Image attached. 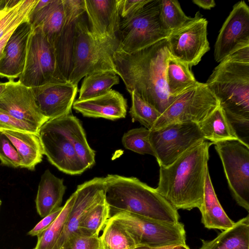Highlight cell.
<instances>
[{
  "label": "cell",
  "mask_w": 249,
  "mask_h": 249,
  "mask_svg": "<svg viewBox=\"0 0 249 249\" xmlns=\"http://www.w3.org/2000/svg\"><path fill=\"white\" fill-rule=\"evenodd\" d=\"M170 57L166 38L131 53L116 50L113 55L117 74L129 93L134 91L161 114L175 98L167 85Z\"/></svg>",
  "instance_id": "1"
},
{
  "label": "cell",
  "mask_w": 249,
  "mask_h": 249,
  "mask_svg": "<svg viewBox=\"0 0 249 249\" xmlns=\"http://www.w3.org/2000/svg\"><path fill=\"white\" fill-rule=\"evenodd\" d=\"M203 141L184 152L166 167L160 166L157 191L176 210L199 209L202 204L209 148Z\"/></svg>",
  "instance_id": "2"
},
{
  "label": "cell",
  "mask_w": 249,
  "mask_h": 249,
  "mask_svg": "<svg viewBox=\"0 0 249 249\" xmlns=\"http://www.w3.org/2000/svg\"><path fill=\"white\" fill-rule=\"evenodd\" d=\"M206 84L231 122L249 123V46L231 53L213 69Z\"/></svg>",
  "instance_id": "3"
},
{
  "label": "cell",
  "mask_w": 249,
  "mask_h": 249,
  "mask_svg": "<svg viewBox=\"0 0 249 249\" xmlns=\"http://www.w3.org/2000/svg\"><path fill=\"white\" fill-rule=\"evenodd\" d=\"M105 179L110 215L123 211L165 222H179L178 210L155 188L135 177L108 175Z\"/></svg>",
  "instance_id": "4"
},
{
  "label": "cell",
  "mask_w": 249,
  "mask_h": 249,
  "mask_svg": "<svg viewBox=\"0 0 249 249\" xmlns=\"http://www.w3.org/2000/svg\"><path fill=\"white\" fill-rule=\"evenodd\" d=\"M118 45V38L99 39L90 32L84 15L76 24L71 68L68 81L77 86L84 77L102 71H117L113 55Z\"/></svg>",
  "instance_id": "5"
},
{
  "label": "cell",
  "mask_w": 249,
  "mask_h": 249,
  "mask_svg": "<svg viewBox=\"0 0 249 249\" xmlns=\"http://www.w3.org/2000/svg\"><path fill=\"white\" fill-rule=\"evenodd\" d=\"M160 0H150L134 14L121 18L117 50L131 53L148 47L170 34L160 20Z\"/></svg>",
  "instance_id": "6"
},
{
  "label": "cell",
  "mask_w": 249,
  "mask_h": 249,
  "mask_svg": "<svg viewBox=\"0 0 249 249\" xmlns=\"http://www.w3.org/2000/svg\"><path fill=\"white\" fill-rule=\"evenodd\" d=\"M18 81L30 88L68 81L59 69L55 48L40 25L30 34L24 70Z\"/></svg>",
  "instance_id": "7"
},
{
  "label": "cell",
  "mask_w": 249,
  "mask_h": 249,
  "mask_svg": "<svg viewBox=\"0 0 249 249\" xmlns=\"http://www.w3.org/2000/svg\"><path fill=\"white\" fill-rule=\"evenodd\" d=\"M219 102L206 83L198 82L175 98L150 130L183 122L200 124L217 107Z\"/></svg>",
  "instance_id": "8"
},
{
  "label": "cell",
  "mask_w": 249,
  "mask_h": 249,
  "mask_svg": "<svg viewBox=\"0 0 249 249\" xmlns=\"http://www.w3.org/2000/svg\"><path fill=\"white\" fill-rule=\"evenodd\" d=\"M110 217L128 230L138 246L159 247L186 245L184 226L179 222H165L123 211L112 213Z\"/></svg>",
  "instance_id": "9"
},
{
  "label": "cell",
  "mask_w": 249,
  "mask_h": 249,
  "mask_svg": "<svg viewBox=\"0 0 249 249\" xmlns=\"http://www.w3.org/2000/svg\"><path fill=\"white\" fill-rule=\"evenodd\" d=\"M149 140L160 166L166 167L184 152L205 140L198 124L176 123L150 130Z\"/></svg>",
  "instance_id": "10"
},
{
  "label": "cell",
  "mask_w": 249,
  "mask_h": 249,
  "mask_svg": "<svg viewBox=\"0 0 249 249\" xmlns=\"http://www.w3.org/2000/svg\"><path fill=\"white\" fill-rule=\"evenodd\" d=\"M229 189L237 203L249 211V147L243 140L214 144Z\"/></svg>",
  "instance_id": "11"
},
{
  "label": "cell",
  "mask_w": 249,
  "mask_h": 249,
  "mask_svg": "<svg viewBox=\"0 0 249 249\" xmlns=\"http://www.w3.org/2000/svg\"><path fill=\"white\" fill-rule=\"evenodd\" d=\"M207 20L198 11L166 38L171 56L187 64L196 65L210 48L207 38Z\"/></svg>",
  "instance_id": "12"
},
{
  "label": "cell",
  "mask_w": 249,
  "mask_h": 249,
  "mask_svg": "<svg viewBox=\"0 0 249 249\" xmlns=\"http://www.w3.org/2000/svg\"><path fill=\"white\" fill-rule=\"evenodd\" d=\"M44 154L59 170L78 175L87 170L68 138L49 120L39 129Z\"/></svg>",
  "instance_id": "13"
},
{
  "label": "cell",
  "mask_w": 249,
  "mask_h": 249,
  "mask_svg": "<svg viewBox=\"0 0 249 249\" xmlns=\"http://www.w3.org/2000/svg\"><path fill=\"white\" fill-rule=\"evenodd\" d=\"M249 46V7L245 1L235 3L224 21L214 49L215 60L220 62L236 51Z\"/></svg>",
  "instance_id": "14"
},
{
  "label": "cell",
  "mask_w": 249,
  "mask_h": 249,
  "mask_svg": "<svg viewBox=\"0 0 249 249\" xmlns=\"http://www.w3.org/2000/svg\"><path fill=\"white\" fill-rule=\"evenodd\" d=\"M0 109L16 118L40 128L49 119L39 109L32 88L9 80L0 95Z\"/></svg>",
  "instance_id": "15"
},
{
  "label": "cell",
  "mask_w": 249,
  "mask_h": 249,
  "mask_svg": "<svg viewBox=\"0 0 249 249\" xmlns=\"http://www.w3.org/2000/svg\"><path fill=\"white\" fill-rule=\"evenodd\" d=\"M106 185L105 178H95L77 186L63 231L53 249H60L72 234L77 233L79 225L87 213L106 200Z\"/></svg>",
  "instance_id": "16"
},
{
  "label": "cell",
  "mask_w": 249,
  "mask_h": 249,
  "mask_svg": "<svg viewBox=\"0 0 249 249\" xmlns=\"http://www.w3.org/2000/svg\"><path fill=\"white\" fill-rule=\"evenodd\" d=\"M37 105L49 120L70 114L78 86L67 81L32 88Z\"/></svg>",
  "instance_id": "17"
},
{
  "label": "cell",
  "mask_w": 249,
  "mask_h": 249,
  "mask_svg": "<svg viewBox=\"0 0 249 249\" xmlns=\"http://www.w3.org/2000/svg\"><path fill=\"white\" fill-rule=\"evenodd\" d=\"M121 0H85L89 30L97 39L117 38Z\"/></svg>",
  "instance_id": "18"
},
{
  "label": "cell",
  "mask_w": 249,
  "mask_h": 249,
  "mask_svg": "<svg viewBox=\"0 0 249 249\" xmlns=\"http://www.w3.org/2000/svg\"><path fill=\"white\" fill-rule=\"evenodd\" d=\"M32 25L26 21L19 25L10 36L0 59V76L9 80L19 78L24 70Z\"/></svg>",
  "instance_id": "19"
},
{
  "label": "cell",
  "mask_w": 249,
  "mask_h": 249,
  "mask_svg": "<svg viewBox=\"0 0 249 249\" xmlns=\"http://www.w3.org/2000/svg\"><path fill=\"white\" fill-rule=\"evenodd\" d=\"M65 12L63 30L55 48L61 72L68 80L70 74L76 24L85 13L84 0H63Z\"/></svg>",
  "instance_id": "20"
},
{
  "label": "cell",
  "mask_w": 249,
  "mask_h": 249,
  "mask_svg": "<svg viewBox=\"0 0 249 249\" xmlns=\"http://www.w3.org/2000/svg\"><path fill=\"white\" fill-rule=\"evenodd\" d=\"M28 21L33 29L40 25L48 40L55 48L65 22L63 0H37L29 15Z\"/></svg>",
  "instance_id": "21"
},
{
  "label": "cell",
  "mask_w": 249,
  "mask_h": 249,
  "mask_svg": "<svg viewBox=\"0 0 249 249\" xmlns=\"http://www.w3.org/2000/svg\"><path fill=\"white\" fill-rule=\"evenodd\" d=\"M73 108L84 116L115 120L125 118L127 101L119 92L111 90L102 96L85 100H76Z\"/></svg>",
  "instance_id": "22"
},
{
  "label": "cell",
  "mask_w": 249,
  "mask_h": 249,
  "mask_svg": "<svg viewBox=\"0 0 249 249\" xmlns=\"http://www.w3.org/2000/svg\"><path fill=\"white\" fill-rule=\"evenodd\" d=\"M70 140L86 169L95 164V152L89 146L79 120L70 114L50 119Z\"/></svg>",
  "instance_id": "23"
},
{
  "label": "cell",
  "mask_w": 249,
  "mask_h": 249,
  "mask_svg": "<svg viewBox=\"0 0 249 249\" xmlns=\"http://www.w3.org/2000/svg\"><path fill=\"white\" fill-rule=\"evenodd\" d=\"M66 189L64 180L53 175L49 170L42 175L36 198V209L42 218L58 208Z\"/></svg>",
  "instance_id": "24"
},
{
  "label": "cell",
  "mask_w": 249,
  "mask_h": 249,
  "mask_svg": "<svg viewBox=\"0 0 249 249\" xmlns=\"http://www.w3.org/2000/svg\"><path fill=\"white\" fill-rule=\"evenodd\" d=\"M199 209L201 222L207 229L224 231L234 223L227 215L217 197L208 168L205 176L203 200Z\"/></svg>",
  "instance_id": "25"
},
{
  "label": "cell",
  "mask_w": 249,
  "mask_h": 249,
  "mask_svg": "<svg viewBox=\"0 0 249 249\" xmlns=\"http://www.w3.org/2000/svg\"><path fill=\"white\" fill-rule=\"evenodd\" d=\"M10 140L20 157L22 168L33 170L41 162L44 154L38 134L0 130Z\"/></svg>",
  "instance_id": "26"
},
{
  "label": "cell",
  "mask_w": 249,
  "mask_h": 249,
  "mask_svg": "<svg viewBox=\"0 0 249 249\" xmlns=\"http://www.w3.org/2000/svg\"><path fill=\"white\" fill-rule=\"evenodd\" d=\"M198 125L205 141L213 144L229 140L243 141L219 105Z\"/></svg>",
  "instance_id": "27"
},
{
  "label": "cell",
  "mask_w": 249,
  "mask_h": 249,
  "mask_svg": "<svg viewBox=\"0 0 249 249\" xmlns=\"http://www.w3.org/2000/svg\"><path fill=\"white\" fill-rule=\"evenodd\" d=\"M201 241L199 249H249V215L234 222L214 239Z\"/></svg>",
  "instance_id": "28"
},
{
  "label": "cell",
  "mask_w": 249,
  "mask_h": 249,
  "mask_svg": "<svg viewBox=\"0 0 249 249\" xmlns=\"http://www.w3.org/2000/svg\"><path fill=\"white\" fill-rule=\"evenodd\" d=\"M166 79L169 92L174 97L198 83L189 66L171 56L167 63Z\"/></svg>",
  "instance_id": "29"
},
{
  "label": "cell",
  "mask_w": 249,
  "mask_h": 249,
  "mask_svg": "<svg viewBox=\"0 0 249 249\" xmlns=\"http://www.w3.org/2000/svg\"><path fill=\"white\" fill-rule=\"evenodd\" d=\"M78 100H85L99 97L111 90L113 86L119 83V78L109 71L93 73L84 77Z\"/></svg>",
  "instance_id": "30"
},
{
  "label": "cell",
  "mask_w": 249,
  "mask_h": 249,
  "mask_svg": "<svg viewBox=\"0 0 249 249\" xmlns=\"http://www.w3.org/2000/svg\"><path fill=\"white\" fill-rule=\"evenodd\" d=\"M99 238L100 249H134L138 246L128 230L111 217L107 221Z\"/></svg>",
  "instance_id": "31"
},
{
  "label": "cell",
  "mask_w": 249,
  "mask_h": 249,
  "mask_svg": "<svg viewBox=\"0 0 249 249\" xmlns=\"http://www.w3.org/2000/svg\"><path fill=\"white\" fill-rule=\"evenodd\" d=\"M37 0H8L0 12V38L9 30L28 21L29 15Z\"/></svg>",
  "instance_id": "32"
},
{
  "label": "cell",
  "mask_w": 249,
  "mask_h": 249,
  "mask_svg": "<svg viewBox=\"0 0 249 249\" xmlns=\"http://www.w3.org/2000/svg\"><path fill=\"white\" fill-rule=\"evenodd\" d=\"M110 218V210L106 200L91 208L86 214L78 228L77 233L99 237Z\"/></svg>",
  "instance_id": "33"
},
{
  "label": "cell",
  "mask_w": 249,
  "mask_h": 249,
  "mask_svg": "<svg viewBox=\"0 0 249 249\" xmlns=\"http://www.w3.org/2000/svg\"><path fill=\"white\" fill-rule=\"evenodd\" d=\"M75 197L74 192L67 200L58 216L43 233L37 236L33 249H53L63 231Z\"/></svg>",
  "instance_id": "34"
},
{
  "label": "cell",
  "mask_w": 249,
  "mask_h": 249,
  "mask_svg": "<svg viewBox=\"0 0 249 249\" xmlns=\"http://www.w3.org/2000/svg\"><path fill=\"white\" fill-rule=\"evenodd\" d=\"M190 17L182 11L176 0H160V20L162 28L171 33L183 25Z\"/></svg>",
  "instance_id": "35"
},
{
  "label": "cell",
  "mask_w": 249,
  "mask_h": 249,
  "mask_svg": "<svg viewBox=\"0 0 249 249\" xmlns=\"http://www.w3.org/2000/svg\"><path fill=\"white\" fill-rule=\"evenodd\" d=\"M130 94L132 106L129 114L132 122H139L144 127L150 130L161 114L134 91H132Z\"/></svg>",
  "instance_id": "36"
},
{
  "label": "cell",
  "mask_w": 249,
  "mask_h": 249,
  "mask_svg": "<svg viewBox=\"0 0 249 249\" xmlns=\"http://www.w3.org/2000/svg\"><path fill=\"white\" fill-rule=\"evenodd\" d=\"M150 130L144 127L133 128L125 133L122 143L127 149L140 154H148L155 157L149 140Z\"/></svg>",
  "instance_id": "37"
},
{
  "label": "cell",
  "mask_w": 249,
  "mask_h": 249,
  "mask_svg": "<svg viewBox=\"0 0 249 249\" xmlns=\"http://www.w3.org/2000/svg\"><path fill=\"white\" fill-rule=\"evenodd\" d=\"M0 160L2 164L22 168V160L16 149L7 137L0 131Z\"/></svg>",
  "instance_id": "38"
},
{
  "label": "cell",
  "mask_w": 249,
  "mask_h": 249,
  "mask_svg": "<svg viewBox=\"0 0 249 249\" xmlns=\"http://www.w3.org/2000/svg\"><path fill=\"white\" fill-rule=\"evenodd\" d=\"M0 130L38 134L39 129L32 124L16 118L0 109Z\"/></svg>",
  "instance_id": "39"
},
{
  "label": "cell",
  "mask_w": 249,
  "mask_h": 249,
  "mask_svg": "<svg viewBox=\"0 0 249 249\" xmlns=\"http://www.w3.org/2000/svg\"><path fill=\"white\" fill-rule=\"evenodd\" d=\"M60 249H100V238L74 233Z\"/></svg>",
  "instance_id": "40"
},
{
  "label": "cell",
  "mask_w": 249,
  "mask_h": 249,
  "mask_svg": "<svg viewBox=\"0 0 249 249\" xmlns=\"http://www.w3.org/2000/svg\"><path fill=\"white\" fill-rule=\"evenodd\" d=\"M150 0H121L120 15L122 18L128 17L140 10Z\"/></svg>",
  "instance_id": "41"
},
{
  "label": "cell",
  "mask_w": 249,
  "mask_h": 249,
  "mask_svg": "<svg viewBox=\"0 0 249 249\" xmlns=\"http://www.w3.org/2000/svg\"><path fill=\"white\" fill-rule=\"evenodd\" d=\"M63 206H61L51 213L43 217L31 230L28 234L32 236L37 237L43 233L54 221L62 211Z\"/></svg>",
  "instance_id": "42"
},
{
  "label": "cell",
  "mask_w": 249,
  "mask_h": 249,
  "mask_svg": "<svg viewBox=\"0 0 249 249\" xmlns=\"http://www.w3.org/2000/svg\"><path fill=\"white\" fill-rule=\"evenodd\" d=\"M134 249H190L187 245H171L159 247L139 246Z\"/></svg>",
  "instance_id": "43"
},
{
  "label": "cell",
  "mask_w": 249,
  "mask_h": 249,
  "mask_svg": "<svg viewBox=\"0 0 249 249\" xmlns=\"http://www.w3.org/2000/svg\"><path fill=\"white\" fill-rule=\"evenodd\" d=\"M192 2L204 9L210 10L215 6L213 0H193Z\"/></svg>",
  "instance_id": "44"
},
{
  "label": "cell",
  "mask_w": 249,
  "mask_h": 249,
  "mask_svg": "<svg viewBox=\"0 0 249 249\" xmlns=\"http://www.w3.org/2000/svg\"><path fill=\"white\" fill-rule=\"evenodd\" d=\"M8 0H0V11L3 9L7 5Z\"/></svg>",
  "instance_id": "45"
},
{
  "label": "cell",
  "mask_w": 249,
  "mask_h": 249,
  "mask_svg": "<svg viewBox=\"0 0 249 249\" xmlns=\"http://www.w3.org/2000/svg\"><path fill=\"white\" fill-rule=\"evenodd\" d=\"M6 82L3 83L0 82V95L3 92L5 89Z\"/></svg>",
  "instance_id": "46"
},
{
  "label": "cell",
  "mask_w": 249,
  "mask_h": 249,
  "mask_svg": "<svg viewBox=\"0 0 249 249\" xmlns=\"http://www.w3.org/2000/svg\"><path fill=\"white\" fill-rule=\"evenodd\" d=\"M1 200L0 199V205H1Z\"/></svg>",
  "instance_id": "47"
},
{
  "label": "cell",
  "mask_w": 249,
  "mask_h": 249,
  "mask_svg": "<svg viewBox=\"0 0 249 249\" xmlns=\"http://www.w3.org/2000/svg\"></svg>",
  "instance_id": "48"
}]
</instances>
